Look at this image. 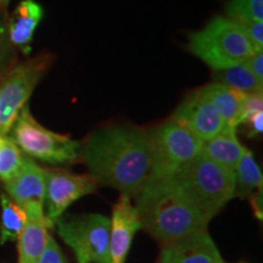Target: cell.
<instances>
[{
	"label": "cell",
	"mask_w": 263,
	"mask_h": 263,
	"mask_svg": "<svg viewBox=\"0 0 263 263\" xmlns=\"http://www.w3.org/2000/svg\"><path fill=\"white\" fill-rule=\"evenodd\" d=\"M81 159L98 185L115 188L136 199L150 176V130L132 124L99 128L85 138Z\"/></svg>",
	"instance_id": "1"
},
{
	"label": "cell",
	"mask_w": 263,
	"mask_h": 263,
	"mask_svg": "<svg viewBox=\"0 0 263 263\" xmlns=\"http://www.w3.org/2000/svg\"><path fill=\"white\" fill-rule=\"evenodd\" d=\"M239 21V20H238ZM244 27L246 34L254 45L256 51H262L263 49V21H255V22H245L239 21Z\"/></svg>",
	"instance_id": "25"
},
{
	"label": "cell",
	"mask_w": 263,
	"mask_h": 263,
	"mask_svg": "<svg viewBox=\"0 0 263 263\" xmlns=\"http://www.w3.org/2000/svg\"><path fill=\"white\" fill-rule=\"evenodd\" d=\"M249 68L250 72L255 76L256 80L263 83V52L255 51L251 57H249L242 62Z\"/></svg>",
	"instance_id": "27"
},
{
	"label": "cell",
	"mask_w": 263,
	"mask_h": 263,
	"mask_svg": "<svg viewBox=\"0 0 263 263\" xmlns=\"http://www.w3.org/2000/svg\"><path fill=\"white\" fill-rule=\"evenodd\" d=\"M250 202H251L252 210H254L256 218L262 221L263 219V201H262V189L257 190L250 195Z\"/></svg>",
	"instance_id": "29"
},
{
	"label": "cell",
	"mask_w": 263,
	"mask_h": 263,
	"mask_svg": "<svg viewBox=\"0 0 263 263\" xmlns=\"http://www.w3.org/2000/svg\"><path fill=\"white\" fill-rule=\"evenodd\" d=\"M16 51L14 45L10 42L8 34V25L0 10V77L11 70L15 66Z\"/></svg>",
	"instance_id": "23"
},
{
	"label": "cell",
	"mask_w": 263,
	"mask_h": 263,
	"mask_svg": "<svg viewBox=\"0 0 263 263\" xmlns=\"http://www.w3.org/2000/svg\"><path fill=\"white\" fill-rule=\"evenodd\" d=\"M150 134L151 168L147 179L170 178L201 153L203 141L172 117L150 130Z\"/></svg>",
	"instance_id": "6"
},
{
	"label": "cell",
	"mask_w": 263,
	"mask_h": 263,
	"mask_svg": "<svg viewBox=\"0 0 263 263\" xmlns=\"http://www.w3.org/2000/svg\"><path fill=\"white\" fill-rule=\"evenodd\" d=\"M38 263H67L64 252L51 235H49L48 244Z\"/></svg>",
	"instance_id": "26"
},
{
	"label": "cell",
	"mask_w": 263,
	"mask_h": 263,
	"mask_svg": "<svg viewBox=\"0 0 263 263\" xmlns=\"http://www.w3.org/2000/svg\"><path fill=\"white\" fill-rule=\"evenodd\" d=\"M136 201L141 229L161 246L196 230H207L209 227L210 219L197 210L172 177L147 179Z\"/></svg>",
	"instance_id": "2"
},
{
	"label": "cell",
	"mask_w": 263,
	"mask_h": 263,
	"mask_svg": "<svg viewBox=\"0 0 263 263\" xmlns=\"http://www.w3.org/2000/svg\"><path fill=\"white\" fill-rule=\"evenodd\" d=\"M172 118L192 130L202 141L212 139L224 127L221 116L200 88L184 99L176 108Z\"/></svg>",
	"instance_id": "10"
},
{
	"label": "cell",
	"mask_w": 263,
	"mask_h": 263,
	"mask_svg": "<svg viewBox=\"0 0 263 263\" xmlns=\"http://www.w3.org/2000/svg\"><path fill=\"white\" fill-rule=\"evenodd\" d=\"M2 215H0V244L17 241L27 221L25 210L12 201L6 194L0 195Z\"/></svg>",
	"instance_id": "19"
},
{
	"label": "cell",
	"mask_w": 263,
	"mask_h": 263,
	"mask_svg": "<svg viewBox=\"0 0 263 263\" xmlns=\"http://www.w3.org/2000/svg\"><path fill=\"white\" fill-rule=\"evenodd\" d=\"M98 183L89 174H76L65 170H47L44 213L48 228H54L66 210L74 201L97 192Z\"/></svg>",
	"instance_id": "9"
},
{
	"label": "cell",
	"mask_w": 263,
	"mask_h": 263,
	"mask_svg": "<svg viewBox=\"0 0 263 263\" xmlns=\"http://www.w3.org/2000/svg\"><path fill=\"white\" fill-rule=\"evenodd\" d=\"M215 83L227 85L244 94L262 93L263 83L256 80L245 65L240 64L226 70L213 71Z\"/></svg>",
	"instance_id": "20"
},
{
	"label": "cell",
	"mask_w": 263,
	"mask_h": 263,
	"mask_svg": "<svg viewBox=\"0 0 263 263\" xmlns=\"http://www.w3.org/2000/svg\"><path fill=\"white\" fill-rule=\"evenodd\" d=\"M249 127L248 129V137L249 138H256L261 136L263 132V112H258L249 118L244 123Z\"/></svg>",
	"instance_id": "28"
},
{
	"label": "cell",
	"mask_w": 263,
	"mask_h": 263,
	"mask_svg": "<svg viewBox=\"0 0 263 263\" xmlns=\"http://www.w3.org/2000/svg\"><path fill=\"white\" fill-rule=\"evenodd\" d=\"M2 78H3V77H0V81H2Z\"/></svg>",
	"instance_id": "31"
},
{
	"label": "cell",
	"mask_w": 263,
	"mask_h": 263,
	"mask_svg": "<svg viewBox=\"0 0 263 263\" xmlns=\"http://www.w3.org/2000/svg\"><path fill=\"white\" fill-rule=\"evenodd\" d=\"M54 62V55L42 52L16 64L0 81V136L8 137L33 90Z\"/></svg>",
	"instance_id": "7"
},
{
	"label": "cell",
	"mask_w": 263,
	"mask_h": 263,
	"mask_svg": "<svg viewBox=\"0 0 263 263\" xmlns=\"http://www.w3.org/2000/svg\"><path fill=\"white\" fill-rule=\"evenodd\" d=\"M139 229L141 223L137 207L132 205L129 196L121 194L112 207V218L110 219L108 255L111 263H126L132 241Z\"/></svg>",
	"instance_id": "12"
},
{
	"label": "cell",
	"mask_w": 263,
	"mask_h": 263,
	"mask_svg": "<svg viewBox=\"0 0 263 263\" xmlns=\"http://www.w3.org/2000/svg\"><path fill=\"white\" fill-rule=\"evenodd\" d=\"M24 154L9 137L0 136V180L3 183L11 178L21 167Z\"/></svg>",
	"instance_id": "21"
},
{
	"label": "cell",
	"mask_w": 263,
	"mask_h": 263,
	"mask_svg": "<svg viewBox=\"0 0 263 263\" xmlns=\"http://www.w3.org/2000/svg\"><path fill=\"white\" fill-rule=\"evenodd\" d=\"M45 179L47 170L24 155L17 172L3 184L10 199L24 209L28 203H41L44 206Z\"/></svg>",
	"instance_id": "13"
},
{
	"label": "cell",
	"mask_w": 263,
	"mask_h": 263,
	"mask_svg": "<svg viewBox=\"0 0 263 263\" xmlns=\"http://www.w3.org/2000/svg\"><path fill=\"white\" fill-rule=\"evenodd\" d=\"M188 50L213 71L242 64L256 51L238 20L217 16L193 34Z\"/></svg>",
	"instance_id": "4"
},
{
	"label": "cell",
	"mask_w": 263,
	"mask_h": 263,
	"mask_svg": "<svg viewBox=\"0 0 263 263\" xmlns=\"http://www.w3.org/2000/svg\"><path fill=\"white\" fill-rule=\"evenodd\" d=\"M10 2H11V0H0V10H2V11H6Z\"/></svg>",
	"instance_id": "30"
},
{
	"label": "cell",
	"mask_w": 263,
	"mask_h": 263,
	"mask_svg": "<svg viewBox=\"0 0 263 263\" xmlns=\"http://www.w3.org/2000/svg\"><path fill=\"white\" fill-rule=\"evenodd\" d=\"M159 263H226L207 230H196L161 246Z\"/></svg>",
	"instance_id": "11"
},
{
	"label": "cell",
	"mask_w": 263,
	"mask_h": 263,
	"mask_svg": "<svg viewBox=\"0 0 263 263\" xmlns=\"http://www.w3.org/2000/svg\"><path fill=\"white\" fill-rule=\"evenodd\" d=\"M258 112H263V94H245L244 99H242L241 108H240L238 126L245 123L250 117Z\"/></svg>",
	"instance_id": "24"
},
{
	"label": "cell",
	"mask_w": 263,
	"mask_h": 263,
	"mask_svg": "<svg viewBox=\"0 0 263 263\" xmlns=\"http://www.w3.org/2000/svg\"><path fill=\"white\" fill-rule=\"evenodd\" d=\"M235 193L234 196L250 197L255 190L262 189V172L256 162L254 154L245 147L244 154L234 171Z\"/></svg>",
	"instance_id": "18"
},
{
	"label": "cell",
	"mask_w": 263,
	"mask_h": 263,
	"mask_svg": "<svg viewBox=\"0 0 263 263\" xmlns=\"http://www.w3.org/2000/svg\"><path fill=\"white\" fill-rule=\"evenodd\" d=\"M27 221L17 239V263H38L48 244V226L41 203H28L24 207Z\"/></svg>",
	"instance_id": "14"
},
{
	"label": "cell",
	"mask_w": 263,
	"mask_h": 263,
	"mask_svg": "<svg viewBox=\"0 0 263 263\" xmlns=\"http://www.w3.org/2000/svg\"><path fill=\"white\" fill-rule=\"evenodd\" d=\"M226 11L229 17L239 21H263V0H228Z\"/></svg>",
	"instance_id": "22"
},
{
	"label": "cell",
	"mask_w": 263,
	"mask_h": 263,
	"mask_svg": "<svg viewBox=\"0 0 263 263\" xmlns=\"http://www.w3.org/2000/svg\"><path fill=\"white\" fill-rule=\"evenodd\" d=\"M8 137L29 159L57 166H71L81 160L82 144L43 127L32 116L28 105L21 110Z\"/></svg>",
	"instance_id": "5"
},
{
	"label": "cell",
	"mask_w": 263,
	"mask_h": 263,
	"mask_svg": "<svg viewBox=\"0 0 263 263\" xmlns=\"http://www.w3.org/2000/svg\"><path fill=\"white\" fill-rule=\"evenodd\" d=\"M58 234L74 252L77 263H111L108 255L110 219L99 213L61 217Z\"/></svg>",
	"instance_id": "8"
},
{
	"label": "cell",
	"mask_w": 263,
	"mask_h": 263,
	"mask_svg": "<svg viewBox=\"0 0 263 263\" xmlns=\"http://www.w3.org/2000/svg\"><path fill=\"white\" fill-rule=\"evenodd\" d=\"M172 179L210 221L234 197V172L201 153L183 164Z\"/></svg>",
	"instance_id": "3"
},
{
	"label": "cell",
	"mask_w": 263,
	"mask_h": 263,
	"mask_svg": "<svg viewBox=\"0 0 263 263\" xmlns=\"http://www.w3.org/2000/svg\"><path fill=\"white\" fill-rule=\"evenodd\" d=\"M201 93L207 98L221 116L224 126L238 127V120L241 108L244 93L227 87V85L213 83L200 88Z\"/></svg>",
	"instance_id": "17"
},
{
	"label": "cell",
	"mask_w": 263,
	"mask_h": 263,
	"mask_svg": "<svg viewBox=\"0 0 263 263\" xmlns=\"http://www.w3.org/2000/svg\"><path fill=\"white\" fill-rule=\"evenodd\" d=\"M245 146L240 144L236 137V128L232 126H224L223 129L213 137L212 139L203 141L201 147V154L221 164L232 172H234L238 166Z\"/></svg>",
	"instance_id": "16"
},
{
	"label": "cell",
	"mask_w": 263,
	"mask_h": 263,
	"mask_svg": "<svg viewBox=\"0 0 263 263\" xmlns=\"http://www.w3.org/2000/svg\"><path fill=\"white\" fill-rule=\"evenodd\" d=\"M43 15L44 10L39 3L35 0H22L6 22L11 44L27 57L32 51L33 35Z\"/></svg>",
	"instance_id": "15"
}]
</instances>
